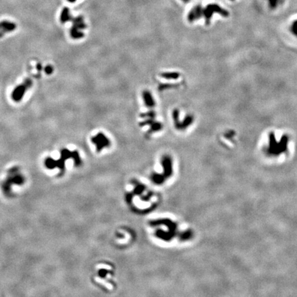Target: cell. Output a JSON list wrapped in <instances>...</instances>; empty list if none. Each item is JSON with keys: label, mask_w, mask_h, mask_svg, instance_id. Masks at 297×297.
<instances>
[{"label": "cell", "mask_w": 297, "mask_h": 297, "mask_svg": "<svg viewBox=\"0 0 297 297\" xmlns=\"http://www.w3.org/2000/svg\"><path fill=\"white\" fill-rule=\"evenodd\" d=\"M161 76L166 79H176L179 77V74L177 72H164L161 74Z\"/></svg>", "instance_id": "10"}, {"label": "cell", "mask_w": 297, "mask_h": 297, "mask_svg": "<svg viewBox=\"0 0 297 297\" xmlns=\"http://www.w3.org/2000/svg\"><path fill=\"white\" fill-rule=\"evenodd\" d=\"M72 26L70 30V35L73 39H80L84 37L82 30L86 28V24L84 21L83 17L81 16L72 18Z\"/></svg>", "instance_id": "1"}, {"label": "cell", "mask_w": 297, "mask_h": 297, "mask_svg": "<svg viewBox=\"0 0 297 297\" xmlns=\"http://www.w3.org/2000/svg\"><path fill=\"white\" fill-rule=\"evenodd\" d=\"M92 142L96 146L97 151H101L103 148L110 147L111 142L103 133L100 132L92 138Z\"/></svg>", "instance_id": "4"}, {"label": "cell", "mask_w": 297, "mask_h": 297, "mask_svg": "<svg viewBox=\"0 0 297 297\" xmlns=\"http://www.w3.org/2000/svg\"><path fill=\"white\" fill-rule=\"evenodd\" d=\"M182 1L184 2H185V3H188V2L190 1V0H182Z\"/></svg>", "instance_id": "15"}, {"label": "cell", "mask_w": 297, "mask_h": 297, "mask_svg": "<svg viewBox=\"0 0 297 297\" xmlns=\"http://www.w3.org/2000/svg\"><path fill=\"white\" fill-rule=\"evenodd\" d=\"M231 1H233V0H231Z\"/></svg>", "instance_id": "16"}, {"label": "cell", "mask_w": 297, "mask_h": 297, "mask_svg": "<svg viewBox=\"0 0 297 297\" xmlns=\"http://www.w3.org/2000/svg\"><path fill=\"white\" fill-rule=\"evenodd\" d=\"M162 127L163 125L161 122L154 121L153 123L151 124V128L150 130H149V133H153V132H156V131H160L162 129Z\"/></svg>", "instance_id": "9"}, {"label": "cell", "mask_w": 297, "mask_h": 297, "mask_svg": "<svg viewBox=\"0 0 297 297\" xmlns=\"http://www.w3.org/2000/svg\"><path fill=\"white\" fill-rule=\"evenodd\" d=\"M291 31L292 32V33H293L294 35L297 36V20H296V21L292 24L291 26Z\"/></svg>", "instance_id": "12"}, {"label": "cell", "mask_w": 297, "mask_h": 297, "mask_svg": "<svg viewBox=\"0 0 297 297\" xmlns=\"http://www.w3.org/2000/svg\"><path fill=\"white\" fill-rule=\"evenodd\" d=\"M72 17L70 14V9L68 8H64L61 11L60 15V21L62 24H65L67 21H72Z\"/></svg>", "instance_id": "8"}, {"label": "cell", "mask_w": 297, "mask_h": 297, "mask_svg": "<svg viewBox=\"0 0 297 297\" xmlns=\"http://www.w3.org/2000/svg\"><path fill=\"white\" fill-rule=\"evenodd\" d=\"M76 1V0H67V1L70 2V3H74V2H75Z\"/></svg>", "instance_id": "14"}, {"label": "cell", "mask_w": 297, "mask_h": 297, "mask_svg": "<svg viewBox=\"0 0 297 297\" xmlns=\"http://www.w3.org/2000/svg\"><path fill=\"white\" fill-rule=\"evenodd\" d=\"M203 9L201 5H197L193 8L188 15V20L192 22L200 19L203 16Z\"/></svg>", "instance_id": "6"}, {"label": "cell", "mask_w": 297, "mask_h": 297, "mask_svg": "<svg viewBox=\"0 0 297 297\" xmlns=\"http://www.w3.org/2000/svg\"><path fill=\"white\" fill-rule=\"evenodd\" d=\"M269 3V6L271 8H275L277 7L279 0H267Z\"/></svg>", "instance_id": "11"}, {"label": "cell", "mask_w": 297, "mask_h": 297, "mask_svg": "<svg viewBox=\"0 0 297 297\" xmlns=\"http://www.w3.org/2000/svg\"><path fill=\"white\" fill-rule=\"evenodd\" d=\"M214 13H218L223 17H227L228 15V11L219 6L218 4H208L204 9H203V15H204L206 23H210V20Z\"/></svg>", "instance_id": "3"}, {"label": "cell", "mask_w": 297, "mask_h": 297, "mask_svg": "<svg viewBox=\"0 0 297 297\" xmlns=\"http://www.w3.org/2000/svg\"><path fill=\"white\" fill-rule=\"evenodd\" d=\"M142 99H143L145 105L148 108H153L156 106V102L151 93L147 90L142 92Z\"/></svg>", "instance_id": "7"}, {"label": "cell", "mask_w": 297, "mask_h": 297, "mask_svg": "<svg viewBox=\"0 0 297 297\" xmlns=\"http://www.w3.org/2000/svg\"><path fill=\"white\" fill-rule=\"evenodd\" d=\"M45 72L47 74H51L53 72V67L52 65H47V66L45 67Z\"/></svg>", "instance_id": "13"}, {"label": "cell", "mask_w": 297, "mask_h": 297, "mask_svg": "<svg viewBox=\"0 0 297 297\" xmlns=\"http://www.w3.org/2000/svg\"><path fill=\"white\" fill-rule=\"evenodd\" d=\"M17 26L15 23L9 21H0V37H3L5 34L14 31Z\"/></svg>", "instance_id": "5"}, {"label": "cell", "mask_w": 297, "mask_h": 297, "mask_svg": "<svg viewBox=\"0 0 297 297\" xmlns=\"http://www.w3.org/2000/svg\"><path fill=\"white\" fill-rule=\"evenodd\" d=\"M33 85V81L30 79H26L23 83L17 86L11 94V98L15 102L21 101L25 94Z\"/></svg>", "instance_id": "2"}]
</instances>
